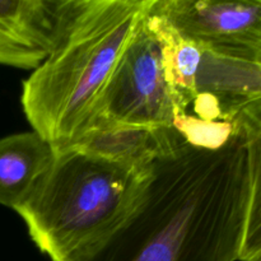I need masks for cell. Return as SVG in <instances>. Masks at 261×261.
Returning a JSON list of instances; mask_svg holds the SVG:
<instances>
[{
  "label": "cell",
  "mask_w": 261,
  "mask_h": 261,
  "mask_svg": "<svg viewBox=\"0 0 261 261\" xmlns=\"http://www.w3.org/2000/svg\"><path fill=\"white\" fill-rule=\"evenodd\" d=\"M59 2L0 0V65L36 69L55 36Z\"/></svg>",
  "instance_id": "7"
},
{
  "label": "cell",
  "mask_w": 261,
  "mask_h": 261,
  "mask_svg": "<svg viewBox=\"0 0 261 261\" xmlns=\"http://www.w3.org/2000/svg\"><path fill=\"white\" fill-rule=\"evenodd\" d=\"M154 0H60L50 53L22 84L33 132L55 150L89 127L94 107Z\"/></svg>",
  "instance_id": "2"
},
{
  "label": "cell",
  "mask_w": 261,
  "mask_h": 261,
  "mask_svg": "<svg viewBox=\"0 0 261 261\" xmlns=\"http://www.w3.org/2000/svg\"><path fill=\"white\" fill-rule=\"evenodd\" d=\"M244 139L250 180L249 206L239 261H261V96L226 112Z\"/></svg>",
  "instance_id": "9"
},
{
  "label": "cell",
  "mask_w": 261,
  "mask_h": 261,
  "mask_svg": "<svg viewBox=\"0 0 261 261\" xmlns=\"http://www.w3.org/2000/svg\"><path fill=\"white\" fill-rule=\"evenodd\" d=\"M152 176L153 171L133 170L78 148L55 150L47 172L15 212L51 261H76L132 218Z\"/></svg>",
  "instance_id": "3"
},
{
  "label": "cell",
  "mask_w": 261,
  "mask_h": 261,
  "mask_svg": "<svg viewBox=\"0 0 261 261\" xmlns=\"http://www.w3.org/2000/svg\"><path fill=\"white\" fill-rule=\"evenodd\" d=\"M150 12L205 54L261 66V0H154Z\"/></svg>",
  "instance_id": "5"
},
{
  "label": "cell",
  "mask_w": 261,
  "mask_h": 261,
  "mask_svg": "<svg viewBox=\"0 0 261 261\" xmlns=\"http://www.w3.org/2000/svg\"><path fill=\"white\" fill-rule=\"evenodd\" d=\"M148 18L149 14L120 58L97 101L88 129L97 122L176 127L186 117L168 86L160 42Z\"/></svg>",
  "instance_id": "4"
},
{
  "label": "cell",
  "mask_w": 261,
  "mask_h": 261,
  "mask_svg": "<svg viewBox=\"0 0 261 261\" xmlns=\"http://www.w3.org/2000/svg\"><path fill=\"white\" fill-rule=\"evenodd\" d=\"M55 157V149L36 132L0 139V205L15 209L27 201Z\"/></svg>",
  "instance_id": "8"
},
{
  "label": "cell",
  "mask_w": 261,
  "mask_h": 261,
  "mask_svg": "<svg viewBox=\"0 0 261 261\" xmlns=\"http://www.w3.org/2000/svg\"><path fill=\"white\" fill-rule=\"evenodd\" d=\"M148 20L160 42L166 79L176 105L181 115L188 116L190 106L199 99L198 74L205 53L161 15L150 12Z\"/></svg>",
  "instance_id": "10"
},
{
  "label": "cell",
  "mask_w": 261,
  "mask_h": 261,
  "mask_svg": "<svg viewBox=\"0 0 261 261\" xmlns=\"http://www.w3.org/2000/svg\"><path fill=\"white\" fill-rule=\"evenodd\" d=\"M189 140L176 127L97 122L71 147L133 170L149 172L155 163L175 154Z\"/></svg>",
  "instance_id": "6"
},
{
  "label": "cell",
  "mask_w": 261,
  "mask_h": 261,
  "mask_svg": "<svg viewBox=\"0 0 261 261\" xmlns=\"http://www.w3.org/2000/svg\"><path fill=\"white\" fill-rule=\"evenodd\" d=\"M249 195L246 149L236 126L218 147L189 142L155 163L132 218L76 261H237Z\"/></svg>",
  "instance_id": "1"
}]
</instances>
